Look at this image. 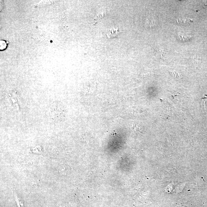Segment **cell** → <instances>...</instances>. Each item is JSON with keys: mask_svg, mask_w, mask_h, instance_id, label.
<instances>
[{"mask_svg": "<svg viewBox=\"0 0 207 207\" xmlns=\"http://www.w3.org/2000/svg\"><path fill=\"white\" fill-rule=\"evenodd\" d=\"M7 47V43L4 40H1L0 41V50L5 49Z\"/></svg>", "mask_w": 207, "mask_h": 207, "instance_id": "obj_3", "label": "cell"}, {"mask_svg": "<svg viewBox=\"0 0 207 207\" xmlns=\"http://www.w3.org/2000/svg\"><path fill=\"white\" fill-rule=\"evenodd\" d=\"M63 108L60 102L52 103L47 109V114L51 121H60L64 115Z\"/></svg>", "mask_w": 207, "mask_h": 207, "instance_id": "obj_1", "label": "cell"}, {"mask_svg": "<svg viewBox=\"0 0 207 207\" xmlns=\"http://www.w3.org/2000/svg\"><path fill=\"white\" fill-rule=\"evenodd\" d=\"M119 29L118 27H114L108 30L107 33V36L108 38L111 39L116 37L118 36Z\"/></svg>", "mask_w": 207, "mask_h": 207, "instance_id": "obj_2", "label": "cell"}]
</instances>
